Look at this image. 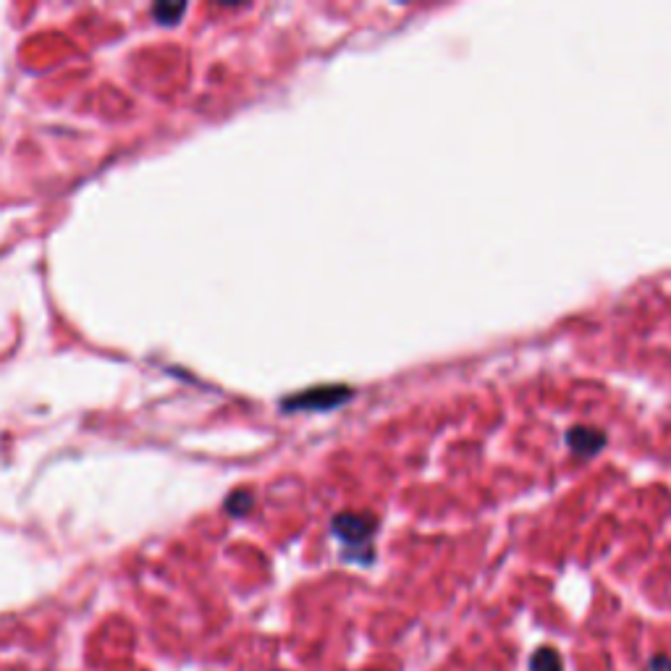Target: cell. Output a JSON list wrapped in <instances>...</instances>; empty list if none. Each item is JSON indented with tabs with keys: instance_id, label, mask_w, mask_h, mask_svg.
Instances as JSON below:
<instances>
[{
	"instance_id": "6da1fadb",
	"label": "cell",
	"mask_w": 671,
	"mask_h": 671,
	"mask_svg": "<svg viewBox=\"0 0 671 671\" xmlns=\"http://www.w3.org/2000/svg\"><path fill=\"white\" fill-rule=\"evenodd\" d=\"M333 535L346 546L344 559L370 564L373 561V538L378 530V519L365 512H341L331 522Z\"/></svg>"
},
{
	"instance_id": "7a4b0ae2",
	"label": "cell",
	"mask_w": 671,
	"mask_h": 671,
	"mask_svg": "<svg viewBox=\"0 0 671 671\" xmlns=\"http://www.w3.org/2000/svg\"><path fill=\"white\" fill-rule=\"evenodd\" d=\"M352 396V388L346 386H318L310 388L305 394L291 396L286 407L289 409H333L344 404Z\"/></svg>"
},
{
	"instance_id": "3957f363",
	"label": "cell",
	"mask_w": 671,
	"mask_h": 671,
	"mask_svg": "<svg viewBox=\"0 0 671 671\" xmlns=\"http://www.w3.org/2000/svg\"><path fill=\"white\" fill-rule=\"evenodd\" d=\"M603 443H606L603 430L590 428V425H575V428H569L567 433V446L582 459L595 457V454L603 449Z\"/></svg>"
},
{
	"instance_id": "277c9868",
	"label": "cell",
	"mask_w": 671,
	"mask_h": 671,
	"mask_svg": "<svg viewBox=\"0 0 671 671\" xmlns=\"http://www.w3.org/2000/svg\"><path fill=\"white\" fill-rule=\"evenodd\" d=\"M530 671H564V661H561V653L556 648H538V651L530 656Z\"/></svg>"
},
{
	"instance_id": "5b68a950",
	"label": "cell",
	"mask_w": 671,
	"mask_h": 671,
	"mask_svg": "<svg viewBox=\"0 0 671 671\" xmlns=\"http://www.w3.org/2000/svg\"><path fill=\"white\" fill-rule=\"evenodd\" d=\"M226 509H229L234 517H242V514H247L252 509V493L250 491H236L234 496H229V501H226Z\"/></svg>"
},
{
	"instance_id": "8992f818",
	"label": "cell",
	"mask_w": 671,
	"mask_h": 671,
	"mask_svg": "<svg viewBox=\"0 0 671 671\" xmlns=\"http://www.w3.org/2000/svg\"><path fill=\"white\" fill-rule=\"evenodd\" d=\"M153 14H155V19L160 21V24H171V21H176L181 14H184V3H176V6L160 3V6L153 8Z\"/></svg>"
},
{
	"instance_id": "52a82bcc",
	"label": "cell",
	"mask_w": 671,
	"mask_h": 671,
	"mask_svg": "<svg viewBox=\"0 0 671 671\" xmlns=\"http://www.w3.org/2000/svg\"><path fill=\"white\" fill-rule=\"evenodd\" d=\"M648 671H671V658L666 653H656L648 664Z\"/></svg>"
}]
</instances>
